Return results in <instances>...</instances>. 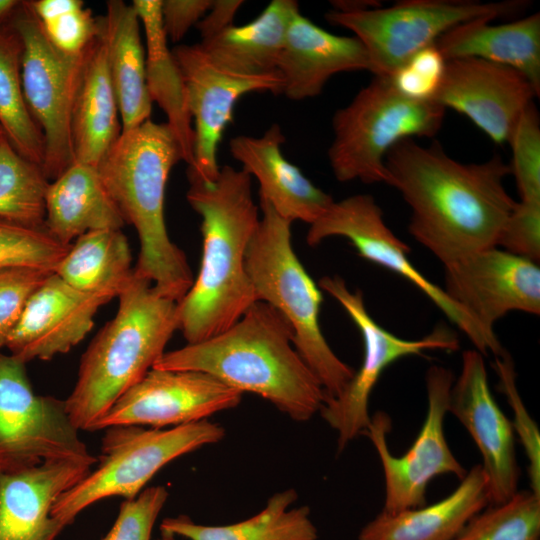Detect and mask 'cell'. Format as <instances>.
<instances>
[{"mask_svg": "<svg viewBox=\"0 0 540 540\" xmlns=\"http://www.w3.org/2000/svg\"><path fill=\"white\" fill-rule=\"evenodd\" d=\"M385 167L387 184L411 208L409 233L444 266L496 247L516 203L504 187L509 165L499 155L465 164L438 142L404 139L389 150Z\"/></svg>", "mask_w": 540, "mask_h": 540, "instance_id": "6da1fadb", "label": "cell"}, {"mask_svg": "<svg viewBox=\"0 0 540 540\" xmlns=\"http://www.w3.org/2000/svg\"><path fill=\"white\" fill-rule=\"evenodd\" d=\"M188 181L186 198L202 218V258L178 302V330L193 344L225 331L258 301L245 259L260 218L243 169L224 165L213 181Z\"/></svg>", "mask_w": 540, "mask_h": 540, "instance_id": "7a4b0ae2", "label": "cell"}, {"mask_svg": "<svg viewBox=\"0 0 540 540\" xmlns=\"http://www.w3.org/2000/svg\"><path fill=\"white\" fill-rule=\"evenodd\" d=\"M152 368L207 373L242 394L262 397L297 422L311 419L326 399L293 345L289 323L261 300L225 331L165 351Z\"/></svg>", "mask_w": 540, "mask_h": 540, "instance_id": "3957f363", "label": "cell"}, {"mask_svg": "<svg viewBox=\"0 0 540 540\" xmlns=\"http://www.w3.org/2000/svg\"><path fill=\"white\" fill-rule=\"evenodd\" d=\"M180 160L179 145L167 123L148 119L122 131L97 167L124 222L137 232L140 249L134 275L176 302L194 281L184 252L168 235L164 217L166 184Z\"/></svg>", "mask_w": 540, "mask_h": 540, "instance_id": "277c9868", "label": "cell"}, {"mask_svg": "<svg viewBox=\"0 0 540 540\" xmlns=\"http://www.w3.org/2000/svg\"><path fill=\"white\" fill-rule=\"evenodd\" d=\"M116 315L83 354L76 383L65 399L79 430L90 431L165 352L178 330V302L159 294L152 283L133 276L118 296Z\"/></svg>", "mask_w": 540, "mask_h": 540, "instance_id": "5b68a950", "label": "cell"}, {"mask_svg": "<svg viewBox=\"0 0 540 540\" xmlns=\"http://www.w3.org/2000/svg\"><path fill=\"white\" fill-rule=\"evenodd\" d=\"M260 209L262 217L246 252L247 274L258 300L274 307L289 323L293 345L326 397H336L355 370L334 353L323 336L319 322L322 294L292 248V223L263 198Z\"/></svg>", "mask_w": 540, "mask_h": 540, "instance_id": "8992f818", "label": "cell"}, {"mask_svg": "<svg viewBox=\"0 0 540 540\" xmlns=\"http://www.w3.org/2000/svg\"><path fill=\"white\" fill-rule=\"evenodd\" d=\"M445 110L432 101L401 94L389 76H374L332 118L333 140L328 160L340 182L386 183L385 157L404 139L433 137Z\"/></svg>", "mask_w": 540, "mask_h": 540, "instance_id": "52a82bcc", "label": "cell"}, {"mask_svg": "<svg viewBox=\"0 0 540 540\" xmlns=\"http://www.w3.org/2000/svg\"><path fill=\"white\" fill-rule=\"evenodd\" d=\"M225 429L200 420L168 429L138 425L106 428L97 468L54 502L51 515L66 527L90 505L105 498H135L165 465L203 446L221 441Z\"/></svg>", "mask_w": 540, "mask_h": 540, "instance_id": "ba28073f", "label": "cell"}, {"mask_svg": "<svg viewBox=\"0 0 540 540\" xmlns=\"http://www.w3.org/2000/svg\"><path fill=\"white\" fill-rule=\"evenodd\" d=\"M526 0L476 1L406 0L389 7L352 12L331 10L326 20L350 30L367 51L374 76H391L420 50L434 45L451 28L478 19L515 15Z\"/></svg>", "mask_w": 540, "mask_h": 540, "instance_id": "9c48e42d", "label": "cell"}, {"mask_svg": "<svg viewBox=\"0 0 540 540\" xmlns=\"http://www.w3.org/2000/svg\"><path fill=\"white\" fill-rule=\"evenodd\" d=\"M22 44L21 79L27 107L44 138L42 171L55 180L74 163L72 114L90 47L69 55L51 44L27 1L9 16Z\"/></svg>", "mask_w": 540, "mask_h": 540, "instance_id": "30bf717a", "label": "cell"}, {"mask_svg": "<svg viewBox=\"0 0 540 540\" xmlns=\"http://www.w3.org/2000/svg\"><path fill=\"white\" fill-rule=\"evenodd\" d=\"M25 364L0 351V474L58 460L92 466L97 458L71 421L65 400L36 394Z\"/></svg>", "mask_w": 540, "mask_h": 540, "instance_id": "8fae6325", "label": "cell"}, {"mask_svg": "<svg viewBox=\"0 0 540 540\" xmlns=\"http://www.w3.org/2000/svg\"><path fill=\"white\" fill-rule=\"evenodd\" d=\"M348 239L362 258L391 270L422 291L454 323L482 355L494 356L505 350L496 333L486 330L457 305L436 284L429 281L408 258L410 248L386 225L381 208L369 194H356L334 201L325 213L310 225L306 235L309 246L329 237Z\"/></svg>", "mask_w": 540, "mask_h": 540, "instance_id": "7c38bea8", "label": "cell"}, {"mask_svg": "<svg viewBox=\"0 0 540 540\" xmlns=\"http://www.w3.org/2000/svg\"><path fill=\"white\" fill-rule=\"evenodd\" d=\"M319 287L337 300L361 332L364 357L359 370L336 397H326L319 413L338 434L337 448L341 452L357 436L367 430L370 394L382 372L394 361L420 355L425 350H457V338L443 327L434 329L418 340H406L381 327L366 309L360 290L351 291L340 276H324Z\"/></svg>", "mask_w": 540, "mask_h": 540, "instance_id": "4fadbf2b", "label": "cell"}, {"mask_svg": "<svg viewBox=\"0 0 540 540\" xmlns=\"http://www.w3.org/2000/svg\"><path fill=\"white\" fill-rule=\"evenodd\" d=\"M428 408L422 428L402 456H393L386 435L391 429L390 418L383 412L371 417L365 431L379 455L385 478L383 511L397 513L426 504L428 483L436 476L453 474L460 480L466 469L455 458L444 435V418L448 412L453 373L438 365L426 373Z\"/></svg>", "mask_w": 540, "mask_h": 540, "instance_id": "5bb4252c", "label": "cell"}, {"mask_svg": "<svg viewBox=\"0 0 540 540\" xmlns=\"http://www.w3.org/2000/svg\"><path fill=\"white\" fill-rule=\"evenodd\" d=\"M180 68L188 110L193 122L194 162L188 180L213 181L219 172L217 150L233 110L241 96L251 92L282 94L279 74L249 78L218 68L198 44L178 45L172 50Z\"/></svg>", "mask_w": 540, "mask_h": 540, "instance_id": "9a60e30c", "label": "cell"}, {"mask_svg": "<svg viewBox=\"0 0 540 540\" xmlns=\"http://www.w3.org/2000/svg\"><path fill=\"white\" fill-rule=\"evenodd\" d=\"M242 393L200 371L151 368L90 431L117 425L179 426L238 406Z\"/></svg>", "mask_w": 540, "mask_h": 540, "instance_id": "2e32d148", "label": "cell"}, {"mask_svg": "<svg viewBox=\"0 0 540 540\" xmlns=\"http://www.w3.org/2000/svg\"><path fill=\"white\" fill-rule=\"evenodd\" d=\"M447 295L480 325L494 331L510 311L540 313V268L497 247L445 265Z\"/></svg>", "mask_w": 540, "mask_h": 540, "instance_id": "e0dca14e", "label": "cell"}, {"mask_svg": "<svg viewBox=\"0 0 540 540\" xmlns=\"http://www.w3.org/2000/svg\"><path fill=\"white\" fill-rule=\"evenodd\" d=\"M539 93L520 72L479 58L446 60L432 100L470 119L495 144L508 143L522 112Z\"/></svg>", "mask_w": 540, "mask_h": 540, "instance_id": "ac0fdd59", "label": "cell"}, {"mask_svg": "<svg viewBox=\"0 0 540 540\" xmlns=\"http://www.w3.org/2000/svg\"><path fill=\"white\" fill-rule=\"evenodd\" d=\"M448 412L466 428L482 455L490 505L507 501L518 491L514 430L491 394L483 355L475 349L462 354Z\"/></svg>", "mask_w": 540, "mask_h": 540, "instance_id": "d6986e66", "label": "cell"}, {"mask_svg": "<svg viewBox=\"0 0 540 540\" xmlns=\"http://www.w3.org/2000/svg\"><path fill=\"white\" fill-rule=\"evenodd\" d=\"M106 303L52 273L27 301L5 347L24 363L67 353L90 332L96 312Z\"/></svg>", "mask_w": 540, "mask_h": 540, "instance_id": "ffe728a7", "label": "cell"}, {"mask_svg": "<svg viewBox=\"0 0 540 540\" xmlns=\"http://www.w3.org/2000/svg\"><path fill=\"white\" fill-rule=\"evenodd\" d=\"M358 70L371 72L367 51L359 39L332 34L300 11L292 17L277 66L284 96L293 101L313 98L335 74Z\"/></svg>", "mask_w": 540, "mask_h": 540, "instance_id": "44dd1931", "label": "cell"}, {"mask_svg": "<svg viewBox=\"0 0 540 540\" xmlns=\"http://www.w3.org/2000/svg\"><path fill=\"white\" fill-rule=\"evenodd\" d=\"M90 470L83 463L58 460L0 474V540H56L66 526L52 517V506Z\"/></svg>", "mask_w": 540, "mask_h": 540, "instance_id": "7402d4cb", "label": "cell"}, {"mask_svg": "<svg viewBox=\"0 0 540 540\" xmlns=\"http://www.w3.org/2000/svg\"><path fill=\"white\" fill-rule=\"evenodd\" d=\"M285 136L278 124L262 136L238 135L229 141L232 157L259 183V197L267 200L282 218L311 225L334 202L315 186L282 153Z\"/></svg>", "mask_w": 540, "mask_h": 540, "instance_id": "603a6c76", "label": "cell"}, {"mask_svg": "<svg viewBox=\"0 0 540 540\" xmlns=\"http://www.w3.org/2000/svg\"><path fill=\"white\" fill-rule=\"evenodd\" d=\"M488 505L487 480L478 464L451 494L434 504L397 513L382 510L361 529L358 540H454Z\"/></svg>", "mask_w": 540, "mask_h": 540, "instance_id": "cb8c5ba5", "label": "cell"}, {"mask_svg": "<svg viewBox=\"0 0 540 540\" xmlns=\"http://www.w3.org/2000/svg\"><path fill=\"white\" fill-rule=\"evenodd\" d=\"M478 19L457 25L435 42L445 60L479 58L524 75L540 94V13L493 25Z\"/></svg>", "mask_w": 540, "mask_h": 540, "instance_id": "d4e9b609", "label": "cell"}, {"mask_svg": "<svg viewBox=\"0 0 540 540\" xmlns=\"http://www.w3.org/2000/svg\"><path fill=\"white\" fill-rule=\"evenodd\" d=\"M140 25L133 5L121 0L108 1L106 14L98 18V37L105 48L122 131L133 129L150 119L152 110L146 85L145 51Z\"/></svg>", "mask_w": 540, "mask_h": 540, "instance_id": "484cf974", "label": "cell"}, {"mask_svg": "<svg viewBox=\"0 0 540 540\" xmlns=\"http://www.w3.org/2000/svg\"><path fill=\"white\" fill-rule=\"evenodd\" d=\"M124 224L97 167L74 162L49 182L43 228L58 242L71 245L87 232L121 230Z\"/></svg>", "mask_w": 540, "mask_h": 540, "instance_id": "4316f807", "label": "cell"}, {"mask_svg": "<svg viewBox=\"0 0 540 540\" xmlns=\"http://www.w3.org/2000/svg\"><path fill=\"white\" fill-rule=\"evenodd\" d=\"M297 12V1L273 0L248 24L232 25L199 45L225 72L249 78L277 75L285 34Z\"/></svg>", "mask_w": 540, "mask_h": 540, "instance_id": "83f0119b", "label": "cell"}, {"mask_svg": "<svg viewBox=\"0 0 540 540\" xmlns=\"http://www.w3.org/2000/svg\"><path fill=\"white\" fill-rule=\"evenodd\" d=\"M106 52L99 37L89 49L72 114L74 162L98 167L122 129Z\"/></svg>", "mask_w": 540, "mask_h": 540, "instance_id": "f1b7e54d", "label": "cell"}, {"mask_svg": "<svg viewBox=\"0 0 540 540\" xmlns=\"http://www.w3.org/2000/svg\"><path fill=\"white\" fill-rule=\"evenodd\" d=\"M146 40V85L151 101H155L167 117L179 145L182 160L194 162V131L188 110L186 88L180 68L168 47L161 19V0L132 2Z\"/></svg>", "mask_w": 540, "mask_h": 540, "instance_id": "f546056e", "label": "cell"}, {"mask_svg": "<svg viewBox=\"0 0 540 540\" xmlns=\"http://www.w3.org/2000/svg\"><path fill=\"white\" fill-rule=\"evenodd\" d=\"M295 489L273 494L256 515L229 525H202L186 515L168 517L160 531L189 540H317L318 531L308 506L291 508Z\"/></svg>", "mask_w": 540, "mask_h": 540, "instance_id": "4dcf8cb0", "label": "cell"}, {"mask_svg": "<svg viewBox=\"0 0 540 540\" xmlns=\"http://www.w3.org/2000/svg\"><path fill=\"white\" fill-rule=\"evenodd\" d=\"M126 236L103 229L78 237L55 270L73 288L108 302L129 285L134 268Z\"/></svg>", "mask_w": 540, "mask_h": 540, "instance_id": "1f68e13d", "label": "cell"}, {"mask_svg": "<svg viewBox=\"0 0 540 540\" xmlns=\"http://www.w3.org/2000/svg\"><path fill=\"white\" fill-rule=\"evenodd\" d=\"M9 16L0 22V125L15 150L42 168L44 138L23 95V44Z\"/></svg>", "mask_w": 540, "mask_h": 540, "instance_id": "d6a6232c", "label": "cell"}, {"mask_svg": "<svg viewBox=\"0 0 540 540\" xmlns=\"http://www.w3.org/2000/svg\"><path fill=\"white\" fill-rule=\"evenodd\" d=\"M49 181L42 168L21 156L0 134V219L43 228Z\"/></svg>", "mask_w": 540, "mask_h": 540, "instance_id": "836d02e7", "label": "cell"}, {"mask_svg": "<svg viewBox=\"0 0 540 540\" xmlns=\"http://www.w3.org/2000/svg\"><path fill=\"white\" fill-rule=\"evenodd\" d=\"M540 496L517 491L472 517L454 540H539Z\"/></svg>", "mask_w": 540, "mask_h": 540, "instance_id": "e575fe53", "label": "cell"}, {"mask_svg": "<svg viewBox=\"0 0 540 540\" xmlns=\"http://www.w3.org/2000/svg\"><path fill=\"white\" fill-rule=\"evenodd\" d=\"M46 37L58 50L78 55L98 38V18L80 0L27 1Z\"/></svg>", "mask_w": 540, "mask_h": 540, "instance_id": "d590c367", "label": "cell"}, {"mask_svg": "<svg viewBox=\"0 0 540 540\" xmlns=\"http://www.w3.org/2000/svg\"><path fill=\"white\" fill-rule=\"evenodd\" d=\"M71 245H64L44 228L0 219V269L33 267L55 272Z\"/></svg>", "mask_w": 540, "mask_h": 540, "instance_id": "8d00e7d4", "label": "cell"}, {"mask_svg": "<svg viewBox=\"0 0 540 540\" xmlns=\"http://www.w3.org/2000/svg\"><path fill=\"white\" fill-rule=\"evenodd\" d=\"M508 143L520 201L540 202V118L533 102L520 115Z\"/></svg>", "mask_w": 540, "mask_h": 540, "instance_id": "74e56055", "label": "cell"}, {"mask_svg": "<svg viewBox=\"0 0 540 540\" xmlns=\"http://www.w3.org/2000/svg\"><path fill=\"white\" fill-rule=\"evenodd\" d=\"M494 368L499 377V388L513 411L512 427L524 448L531 491L540 496V432L527 412L516 386V373L511 356L504 351L494 356Z\"/></svg>", "mask_w": 540, "mask_h": 540, "instance_id": "f35d334b", "label": "cell"}, {"mask_svg": "<svg viewBox=\"0 0 540 540\" xmlns=\"http://www.w3.org/2000/svg\"><path fill=\"white\" fill-rule=\"evenodd\" d=\"M168 496L164 486H152L135 498L124 500L113 526L102 540H150Z\"/></svg>", "mask_w": 540, "mask_h": 540, "instance_id": "ab89813d", "label": "cell"}, {"mask_svg": "<svg viewBox=\"0 0 540 540\" xmlns=\"http://www.w3.org/2000/svg\"><path fill=\"white\" fill-rule=\"evenodd\" d=\"M52 273L33 267L0 269V351L31 295Z\"/></svg>", "mask_w": 540, "mask_h": 540, "instance_id": "60d3db41", "label": "cell"}, {"mask_svg": "<svg viewBox=\"0 0 540 540\" xmlns=\"http://www.w3.org/2000/svg\"><path fill=\"white\" fill-rule=\"evenodd\" d=\"M446 60L435 45L413 55L390 77L404 96L417 101H432L442 80Z\"/></svg>", "mask_w": 540, "mask_h": 540, "instance_id": "b9f144b4", "label": "cell"}, {"mask_svg": "<svg viewBox=\"0 0 540 540\" xmlns=\"http://www.w3.org/2000/svg\"><path fill=\"white\" fill-rule=\"evenodd\" d=\"M497 246L534 262L540 259V202H516Z\"/></svg>", "mask_w": 540, "mask_h": 540, "instance_id": "7bdbcfd3", "label": "cell"}, {"mask_svg": "<svg viewBox=\"0 0 540 540\" xmlns=\"http://www.w3.org/2000/svg\"><path fill=\"white\" fill-rule=\"evenodd\" d=\"M212 0L161 1V19L167 39L179 42L208 12Z\"/></svg>", "mask_w": 540, "mask_h": 540, "instance_id": "ee69618b", "label": "cell"}, {"mask_svg": "<svg viewBox=\"0 0 540 540\" xmlns=\"http://www.w3.org/2000/svg\"><path fill=\"white\" fill-rule=\"evenodd\" d=\"M243 3L241 0H214L205 16L195 25L201 41L210 39L234 25V17Z\"/></svg>", "mask_w": 540, "mask_h": 540, "instance_id": "f6af8a7d", "label": "cell"}, {"mask_svg": "<svg viewBox=\"0 0 540 540\" xmlns=\"http://www.w3.org/2000/svg\"><path fill=\"white\" fill-rule=\"evenodd\" d=\"M19 3L20 1L16 0H0V22L5 20Z\"/></svg>", "mask_w": 540, "mask_h": 540, "instance_id": "bcb514c9", "label": "cell"}, {"mask_svg": "<svg viewBox=\"0 0 540 540\" xmlns=\"http://www.w3.org/2000/svg\"><path fill=\"white\" fill-rule=\"evenodd\" d=\"M156 540H176V536L169 534V533H163L161 532V535Z\"/></svg>", "mask_w": 540, "mask_h": 540, "instance_id": "7dc6e473", "label": "cell"}, {"mask_svg": "<svg viewBox=\"0 0 540 540\" xmlns=\"http://www.w3.org/2000/svg\"><path fill=\"white\" fill-rule=\"evenodd\" d=\"M1 133H3V129H2V127H1V125H0V134H1Z\"/></svg>", "mask_w": 540, "mask_h": 540, "instance_id": "c3c4849f", "label": "cell"}]
</instances>
